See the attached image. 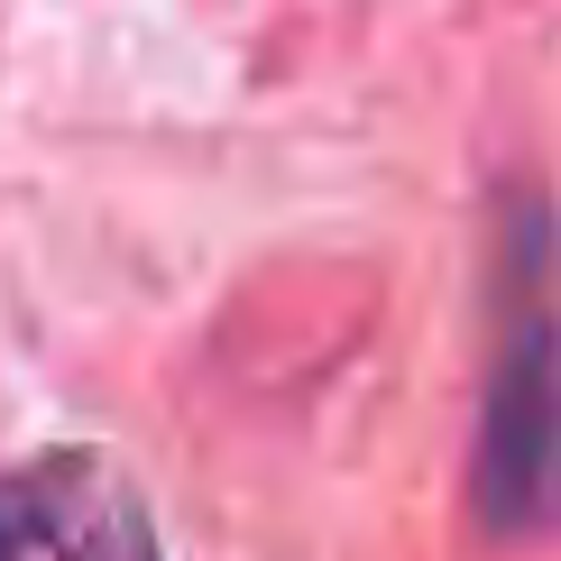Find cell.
I'll use <instances>...</instances> for the list:
<instances>
[{"label": "cell", "mask_w": 561, "mask_h": 561, "mask_svg": "<svg viewBox=\"0 0 561 561\" xmlns=\"http://www.w3.org/2000/svg\"><path fill=\"white\" fill-rule=\"evenodd\" d=\"M0 561H157V543L92 460H28L0 479Z\"/></svg>", "instance_id": "cell-2"}, {"label": "cell", "mask_w": 561, "mask_h": 561, "mask_svg": "<svg viewBox=\"0 0 561 561\" xmlns=\"http://www.w3.org/2000/svg\"><path fill=\"white\" fill-rule=\"evenodd\" d=\"M552 497H561V341L552 322L525 313L479 424V506L488 525H534Z\"/></svg>", "instance_id": "cell-1"}]
</instances>
